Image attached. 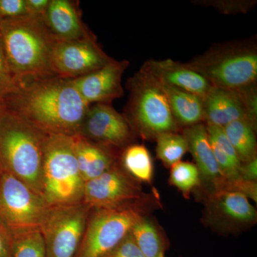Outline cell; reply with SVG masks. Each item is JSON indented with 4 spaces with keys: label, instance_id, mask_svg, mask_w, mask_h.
<instances>
[{
    "label": "cell",
    "instance_id": "4",
    "mask_svg": "<svg viewBox=\"0 0 257 257\" xmlns=\"http://www.w3.org/2000/svg\"><path fill=\"white\" fill-rule=\"evenodd\" d=\"M185 64L213 87L239 90L256 84V42L243 40L216 44Z\"/></svg>",
    "mask_w": 257,
    "mask_h": 257
},
{
    "label": "cell",
    "instance_id": "25",
    "mask_svg": "<svg viewBox=\"0 0 257 257\" xmlns=\"http://www.w3.org/2000/svg\"><path fill=\"white\" fill-rule=\"evenodd\" d=\"M157 142V157L167 167L182 161L188 152L187 141L182 134L165 133L155 138Z\"/></svg>",
    "mask_w": 257,
    "mask_h": 257
},
{
    "label": "cell",
    "instance_id": "38",
    "mask_svg": "<svg viewBox=\"0 0 257 257\" xmlns=\"http://www.w3.org/2000/svg\"><path fill=\"white\" fill-rule=\"evenodd\" d=\"M160 257H165V255H163V256H161Z\"/></svg>",
    "mask_w": 257,
    "mask_h": 257
},
{
    "label": "cell",
    "instance_id": "14",
    "mask_svg": "<svg viewBox=\"0 0 257 257\" xmlns=\"http://www.w3.org/2000/svg\"><path fill=\"white\" fill-rule=\"evenodd\" d=\"M144 65L161 84L192 93L202 99L212 87L207 79L187 64L172 59L147 60Z\"/></svg>",
    "mask_w": 257,
    "mask_h": 257
},
{
    "label": "cell",
    "instance_id": "19",
    "mask_svg": "<svg viewBox=\"0 0 257 257\" xmlns=\"http://www.w3.org/2000/svg\"><path fill=\"white\" fill-rule=\"evenodd\" d=\"M210 202L216 214L224 220L236 224H248L256 220V209L241 193L226 189H215L211 193Z\"/></svg>",
    "mask_w": 257,
    "mask_h": 257
},
{
    "label": "cell",
    "instance_id": "29",
    "mask_svg": "<svg viewBox=\"0 0 257 257\" xmlns=\"http://www.w3.org/2000/svg\"><path fill=\"white\" fill-rule=\"evenodd\" d=\"M20 87L18 81L10 68L0 40V102L16 92Z\"/></svg>",
    "mask_w": 257,
    "mask_h": 257
},
{
    "label": "cell",
    "instance_id": "24",
    "mask_svg": "<svg viewBox=\"0 0 257 257\" xmlns=\"http://www.w3.org/2000/svg\"><path fill=\"white\" fill-rule=\"evenodd\" d=\"M135 243L146 257H160L165 255L167 243L156 225L143 216L130 231Z\"/></svg>",
    "mask_w": 257,
    "mask_h": 257
},
{
    "label": "cell",
    "instance_id": "6",
    "mask_svg": "<svg viewBox=\"0 0 257 257\" xmlns=\"http://www.w3.org/2000/svg\"><path fill=\"white\" fill-rule=\"evenodd\" d=\"M84 182L72 136L48 135L42 168V197L50 206L82 203Z\"/></svg>",
    "mask_w": 257,
    "mask_h": 257
},
{
    "label": "cell",
    "instance_id": "16",
    "mask_svg": "<svg viewBox=\"0 0 257 257\" xmlns=\"http://www.w3.org/2000/svg\"><path fill=\"white\" fill-rule=\"evenodd\" d=\"M74 152L84 182L104 174L119 162L121 151L94 143L79 135L72 136Z\"/></svg>",
    "mask_w": 257,
    "mask_h": 257
},
{
    "label": "cell",
    "instance_id": "39",
    "mask_svg": "<svg viewBox=\"0 0 257 257\" xmlns=\"http://www.w3.org/2000/svg\"><path fill=\"white\" fill-rule=\"evenodd\" d=\"M0 105H1V102H0Z\"/></svg>",
    "mask_w": 257,
    "mask_h": 257
},
{
    "label": "cell",
    "instance_id": "23",
    "mask_svg": "<svg viewBox=\"0 0 257 257\" xmlns=\"http://www.w3.org/2000/svg\"><path fill=\"white\" fill-rule=\"evenodd\" d=\"M223 128L241 163L256 157V128L248 120H236Z\"/></svg>",
    "mask_w": 257,
    "mask_h": 257
},
{
    "label": "cell",
    "instance_id": "13",
    "mask_svg": "<svg viewBox=\"0 0 257 257\" xmlns=\"http://www.w3.org/2000/svg\"><path fill=\"white\" fill-rule=\"evenodd\" d=\"M128 65L127 60L112 59L92 73L71 80L87 105L111 104L114 99L124 95L121 79Z\"/></svg>",
    "mask_w": 257,
    "mask_h": 257
},
{
    "label": "cell",
    "instance_id": "33",
    "mask_svg": "<svg viewBox=\"0 0 257 257\" xmlns=\"http://www.w3.org/2000/svg\"><path fill=\"white\" fill-rule=\"evenodd\" d=\"M28 15L26 0H0V22Z\"/></svg>",
    "mask_w": 257,
    "mask_h": 257
},
{
    "label": "cell",
    "instance_id": "31",
    "mask_svg": "<svg viewBox=\"0 0 257 257\" xmlns=\"http://www.w3.org/2000/svg\"><path fill=\"white\" fill-rule=\"evenodd\" d=\"M102 257H146L135 243L131 233Z\"/></svg>",
    "mask_w": 257,
    "mask_h": 257
},
{
    "label": "cell",
    "instance_id": "21",
    "mask_svg": "<svg viewBox=\"0 0 257 257\" xmlns=\"http://www.w3.org/2000/svg\"><path fill=\"white\" fill-rule=\"evenodd\" d=\"M206 127L211 149L221 175L225 180L239 178V169L241 163L234 147L226 138L224 128L211 124H206Z\"/></svg>",
    "mask_w": 257,
    "mask_h": 257
},
{
    "label": "cell",
    "instance_id": "22",
    "mask_svg": "<svg viewBox=\"0 0 257 257\" xmlns=\"http://www.w3.org/2000/svg\"><path fill=\"white\" fill-rule=\"evenodd\" d=\"M119 163L123 170L140 183H151L154 175L153 161L145 145L134 143L125 147L120 154Z\"/></svg>",
    "mask_w": 257,
    "mask_h": 257
},
{
    "label": "cell",
    "instance_id": "2",
    "mask_svg": "<svg viewBox=\"0 0 257 257\" xmlns=\"http://www.w3.org/2000/svg\"><path fill=\"white\" fill-rule=\"evenodd\" d=\"M0 40L10 68L20 87L39 79L57 77L52 66L57 41L43 16L26 15L2 20Z\"/></svg>",
    "mask_w": 257,
    "mask_h": 257
},
{
    "label": "cell",
    "instance_id": "3",
    "mask_svg": "<svg viewBox=\"0 0 257 257\" xmlns=\"http://www.w3.org/2000/svg\"><path fill=\"white\" fill-rule=\"evenodd\" d=\"M47 137V134L1 102L0 166L42 197V168Z\"/></svg>",
    "mask_w": 257,
    "mask_h": 257
},
{
    "label": "cell",
    "instance_id": "11",
    "mask_svg": "<svg viewBox=\"0 0 257 257\" xmlns=\"http://www.w3.org/2000/svg\"><path fill=\"white\" fill-rule=\"evenodd\" d=\"M112 59L91 33L78 40L56 42L52 52V69L60 78L77 79L100 69Z\"/></svg>",
    "mask_w": 257,
    "mask_h": 257
},
{
    "label": "cell",
    "instance_id": "15",
    "mask_svg": "<svg viewBox=\"0 0 257 257\" xmlns=\"http://www.w3.org/2000/svg\"><path fill=\"white\" fill-rule=\"evenodd\" d=\"M43 20L57 42L78 40L92 33L83 23L75 3L69 0H50Z\"/></svg>",
    "mask_w": 257,
    "mask_h": 257
},
{
    "label": "cell",
    "instance_id": "17",
    "mask_svg": "<svg viewBox=\"0 0 257 257\" xmlns=\"http://www.w3.org/2000/svg\"><path fill=\"white\" fill-rule=\"evenodd\" d=\"M182 134L187 141L188 152L195 161L201 179L212 184L214 190L219 188L225 179L213 153L206 124L200 123L184 128Z\"/></svg>",
    "mask_w": 257,
    "mask_h": 257
},
{
    "label": "cell",
    "instance_id": "20",
    "mask_svg": "<svg viewBox=\"0 0 257 257\" xmlns=\"http://www.w3.org/2000/svg\"><path fill=\"white\" fill-rule=\"evenodd\" d=\"M162 86L168 99L171 111L179 128L204 123L202 98L181 89L164 84Z\"/></svg>",
    "mask_w": 257,
    "mask_h": 257
},
{
    "label": "cell",
    "instance_id": "35",
    "mask_svg": "<svg viewBox=\"0 0 257 257\" xmlns=\"http://www.w3.org/2000/svg\"><path fill=\"white\" fill-rule=\"evenodd\" d=\"M239 178L248 181H256L257 157L241 164L239 169Z\"/></svg>",
    "mask_w": 257,
    "mask_h": 257
},
{
    "label": "cell",
    "instance_id": "5",
    "mask_svg": "<svg viewBox=\"0 0 257 257\" xmlns=\"http://www.w3.org/2000/svg\"><path fill=\"white\" fill-rule=\"evenodd\" d=\"M130 96L123 113L136 135L155 140L165 133H179L163 86L142 66L126 83Z\"/></svg>",
    "mask_w": 257,
    "mask_h": 257
},
{
    "label": "cell",
    "instance_id": "10",
    "mask_svg": "<svg viewBox=\"0 0 257 257\" xmlns=\"http://www.w3.org/2000/svg\"><path fill=\"white\" fill-rule=\"evenodd\" d=\"M140 182L128 175L120 163L84 184L82 203L91 209L113 208L146 201Z\"/></svg>",
    "mask_w": 257,
    "mask_h": 257
},
{
    "label": "cell",
    "instance_id": "8",
    "mask_svg": "<svg viewBox=\"0 0 257 257\" xmlns=\"http://www.w3.org/2000/svg\"><path fill=\"white\" fill-rule=\"evenodd\" d=\"M50 206L18 177L0 172V224L12 236L40 229Z\"/></svg>",
    "mask_w": 257,
    "mask_h": 257
},
{
    "label": "cell",
    "instance_id": "9",
    "mask_svg": "<svg viewBox=\"0 0 257 257\" xmlns=\"http://www.w3.org/2000/svg\"><path fill=\"white\" fill-rule=\"evenodd\" d=\"M90 211L83 203L49 207L40 229L46 257H75Z\"/></svg>",
    "mask_w": 257,
    "mask_h": 257
},
{
    "label": "cell",
    "instance_id": "32",
    "mask_svg": "<svg viewBox=\"0 0 257 257\" xmlns=\"http://www.w3.org/2000/svg\"><path fill=\"white\" fill-rule=\"evenodd\" d=\"M219 189H229V190L241 193L246 196L248 199H251L256 202V181H248L241 178L235 179L233 180H224Z\"/></svg>",
    "mask_w": 257,
    "mask_h": 257
},
{
    "label": "cell",
    "instance_id": "36",
    "mask_svg": "<svg viewBox=\"0 0 257 257\" xmlns=\"http://www.w3.org/2000/svg\"><path fill=\"white\" fill-rule=\"evenodd\" d=\"M50 3V0H26L28 15L35 17L44 16Z\"/></svg>",
    "mask_w": 257,
    "mask_h": 257
},
{
    "label": "cell",
    "instance_id": "12",
    "mask_svg": "<svg viewBox=\"0 0 257 257\" xmlns=\"http://www.w3.org/2000/svg\"><path fill=\"white\" fill-rule=\"evenodd\" d=\"M78 135L119 151L134 144L137 135L124 114L108 104L88 106Z\"/></svg>",
    "mask_w": 257,
    "mask_h": 257
},
{
    "label": "cell",
    "instance_id": "37",
    "mask_svg": "<svg viewBox=\"0 0 257 257\" xmlns=\"http://www.w3.org/2000/svg\"><path fill=\"white\" fill-rule=\"evenodd\" d=\"M1 171H2V167H1V166H0V172H1Z\"/></svg>",
    "mask_w": 257,
    "mask_h": 257
},
{
    "label": "cell",
    "instance_id": "26",
    "mask_svg": "<svg viewBox=\"0 0 257 257\" xmlns=\"http://www.w3.org/2000/svg\"><path fill=\"white\" fill-rule=\"evenodd\" d=\"M170 168V184L188 199L191 192L200 186L202 181L197 166L190 162L180 161Z\"/></svg>",
    "mask_w": 257,
    "mask_h": 257
},
{
    "label": "cell",
    "instance_id": "1",
    "mask_svg": "<svg viewBox=\"0 0 257 257\" xmlns=\"http://www.w3.org/2000/svg\"><path fill=\"white\" fill-rule=\"evenodd\" d=\"M47 135H78L87 104L69 79L48 77L21 86L2 101Z\"/></svg>",
    "mask_w": 257,
    "mask_h": 257
},
{
    "label": "cell",
    "instance_id": "34",
    "mask_svg": "<svg viewBox=\"0 0 257 257\" xmlns=\"http://www.w3.org/2000/svg\"><path fill=\"white\" fill-rule=\"evenodd\" d=\"M0 257H13V236L0 224Z\"/></svg>",
    "mask_w": 257,
    "mask_h": 257
},
{
    "label": "cell",
    "instance_id": "30",
    "mask_svg": "<svg viewBox=\"0 0 257 257\" xmlns=\"http://www.w3.org/2000/svg\"><path fill=\"white\" fill-rule=\"evenodd\" d=\"M237 91L243 103L246 119L256 128L257 87L256 84L248 86Z\"/></svg>",
    "mask_w": 257,
    "mask_h": 257
},
{
    "label": "cell",
    "instance_id": "18",
    "mask_svg": "<svg viewBox=\"0 0 257 257\" xmlns=\"http://www.w3.org/2000/svg\"><path fill=\"white\" fill-rule=\"evenodd\" d=\"M202 103L204 124L224 127L236 120L246 119L243 103L236 90L212 86L202 98Z\"/></svg>",
    "mask_w": 257,
    "mask_h": 257
},
{
    "label": "cell",
    "instance_id": "27",
    "mask_svg": "<svg viewBox=\"0 0 257 257\" xmlns=\"http://www.w3.org/2000/svg\"><path fill=\"white\" fill-rule=\"evenodd\" d=\"M13 257H46L45 242L40 229L13 236Z\"/></svg>",
    "mask_w": 257,
    "mask_h": 257
},
{
    "label": "cell",
    "instance_id": "28",
    "mask_svg": "<svg viewBox=\"0 0 257 257\" xmlns=\"http://www.w3.org/2000/svg\"><path fill=\"white\" fill-rule=\"evenodd\" d=\"M193 5L212 8L223 15L246 14L257 4L256 0H192Z\"/></svg>",
    "mask_w": 257,
    "mask_h": 257
},
{
    "label": "cell",
    "instance_id": "7",
    "mask_svg": "<svg viewBox=\"0 0 257 257\" xmlns=\"http://www.w3.org/2000/svg\"><path fill=\"white\" fill-rule=\"evenodd\" d=\"M135 204L91 209L75 257H102L112 249L145 216Z\"/></svg>",
    "mask_w": 257,
    "mask_h": 257
}]
</instances>
